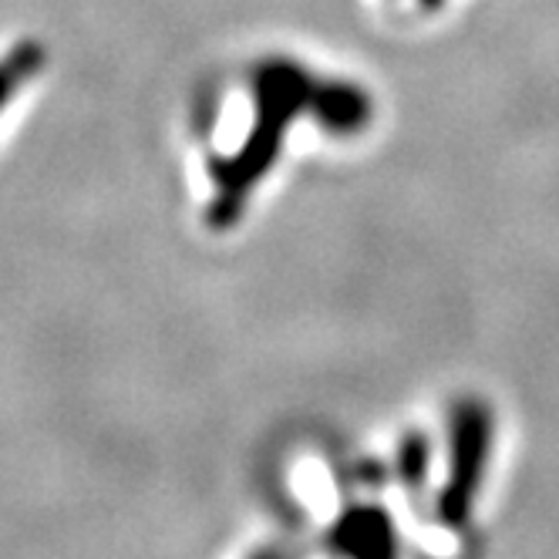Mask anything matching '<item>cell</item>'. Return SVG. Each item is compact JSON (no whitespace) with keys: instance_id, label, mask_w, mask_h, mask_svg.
<instances>
[{"instance_id":"1","label":"cell","mask_w":559,"mask_h":559,"mask_svg":"<svg viewBox=\"0 0 559 559\" xmlns=\"http://www.w3.org/2000/svg\"><path fill=\"white\" fill-rule=\"evenodd\" d=\"M45 68V48L37 41H21L8 55H0V111H4L21 88Z\"/></svg>"}]
</instances>
